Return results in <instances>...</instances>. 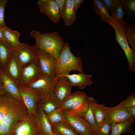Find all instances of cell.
Listing matches in <instances>:
<instances>
[{
  "label": "cell",
  "mask_w": 135,
  "mask_h": 135,
  "mask_svg": "<svg viewBox=\"0 0 135 135\" xmlns=\"http://www.w3.org/2000/svg\"><path fill=\"white\" fill-rule=\"evenodd\" d=\"M28 113L24 104L7 93L0 96V135H11L14 127Z\"/></svg>",
  "instance_id": "cell-1"
},
{
  "label": "cell",
  "mask_w": 135,
  "mask_h": 135,
  "mask_svg": "<svg viewBox=\"0 0 135 135\" xmlns=\"http://www.w3.org/2000/svg\"><path fill=\"white\" fill-rule=\"evenodd\" d=\"M30 34L36 42L34 46L46 53L56 60L65 44L63 38L58 32L55 31L42 33L34 30Z\"/></svg>",
  "instance_id": "cell-2"
},
{
  "label": "cell",
  "mask_w": 135,
  "mask_h": 135,
  "mask_svg": "<svg viewBox=\"0 0 135 135\" xmlns=\"http://www.w3.org/2000/svg\"><path fill=\"white\" fill-rule=\"evenodd\" d=\"M83 69L81 59L72 54L70 50V43L66 42L56 60L55 77L69 74L72 71L83 72Z\"/></svg>",
  "instance_id": "cell-3"
},
{
  "label": "cell",
  "mask_w": 135,
  "mask_h": 135,
  "mask_svg": "<svg viewBox=\"0 0 135 135\" xmlns=\"http://www.w3.org/2000/svg\"><path fill=\"white\" fill-rule=\"evenodd\" d=\"M113 28L115 32V39L125 53L128 63V70L135 72V52L130 47L124 34V27L119 24L113 17L107 22Z\"/></svg>",
  "instance_id": "cell-4"
},
{
  "label": "cell",
  "mask_w": 135,
  "mask_h": 135,
  "mask_svg": "<svg viewBox=\"0 0 135 135\" xmlns=\"http://www.w3.org/2000/svg\"><path fill=\"white\" fill-rule=\"evenodd\" d=\"M66 121L73 130L78 135H97L96 129L81 116L70 113L68 110H62Z\"/></svg>",
  "instance_id": "cell-5"
},
{
  "label": "cell",
  "mask_w": 135,
  "mask_h": 135,
  "mask_svg": "<svg viewBox=\"0 0 135 135\" xmlns=\"http://www.w3.org/2000/svg\"><path fill=\"white\" fill-rule=\"evenodd\" d=\"M59 78L58 77H53L43 74L39 78L26 86L40 97L53 92Z\"/></svg>",
  "instance_id": "cell-6"
},
{
  "label": "cell",
  "mask_w": 135,
  "mask_h": 135,
  "mask_svg": "<svg viewBox=\"0 0 135 135\" xmlns=\"http://www.w3.org/2000/svg\"><path fill=\"white\" fill-rule=\"evenodd\" d=\"M39 131V124L36 115L28 114L15 125L12 135H36Z\"/></svg>",
  "instance_id": "cell-7"
},
{
  "label": "cell",
  "mask_w": 135,
  "mask_h": 135,
  "mask_svg": "<svg viewBox=\"0 0 135 135\" xmlns=\"http://www.w3.org/2000/svg\"><path fill=\"white\" fill-rule=\"evenodd\" d=\"M16 58L22 67L39 60L37 48L25 43H21L14 48Z\"/></svg>",
  "instance_id": "cell-8"
},
{
  "label": "cell",
  "mask_w": 135,
  "mask_h": 135,
  "mask_svg": "<svg viewBox=\"0 0 135 135\" xmlns=\"http://www.w3.org/2000/svg\"><path fill=\"white\" fill-rule=\"evenodd\" d=\"M134 120L126 108L117 106L110 107H106L104 122L112 124L113 122L119 123Z\"/></svg>",
  "instance_id": "cell-9"
},
{
  "label": "cell",
  "mask_w": 135,
  "mask_h": 135,
  "mask_svg": "<svg viewBox=\"0 0 135 135\" xmlns=\"http://www.w3.org/2000/svg\"><path fill=\"white\" fill-rule=\"evenodd\" d=\"M43 74L39 60L30 63L22 68L21 85L27 86L39 78Z\"/></svg>",
  "instance_id": "cell-10"
},
{
  "label": "cell",
  "mask_w": 135,
  "mask_h": 135,
  "mask_svg": "<svg viewBox=\"0 0 135 135\" xmlns=\"http://www.w3.org/2000/svg\"><path fill=\"white\" fill-rule=\"evenodd\" d=\"M17 86L19 92L26 107L28 114L36 115L38 102L40 96L24 86L20 85Z\"/></svg>",
  "instance_id": "cell-11"
},
{
  "label": "cell",
  "mask_w": 135,
  "mask_h": 135,
  "mask_svg": "<svg viewBox=\"0 0 135 135\" xmlns=\"http://www.w3.org/2000/svg\"><path fill=\"white\" fill-rule=\"evenodd\" d=\"M38 4L40 12L51 21L54 24L59 22L61 18L60 12L54 0H39Z\"/></svg>",
  "instance_id": "cell-12"
},
{
  "label": "cell",
  "mask_w": 135,
  "mask_h": 135,
  "mask_svg": "<svg viewBox=\"0 0 135 135\" xmlns=\"http://www.w3.org/2000/svg\"><path fill=\"white\" fill-rule=\"evenodd\" d=\"M22 68L16 58L14 48L6 66L2 70L18 86L21 85Z\"/></svg>",
  "instance_id": "cell-13"
},
{
  "label": "cell",
  "mask_w": 135,
  "mask_h": 135,
  "mask_svg": "<svg viewBox=\"0 0 135 135\" xmlns=\"http://www.w3.org/2000/svg\"><path fill=\"white\" fill-rule=\"evenodd\" d=\"M39 61L44 74L55 77V72L56 60L46 53L37 48Z\"/></svg>",
  "instance_id": "cell-14"
},
{
  "label": "cell",
  "mask_w": 135,
  "mask_h": 135,
  "mask_svg": "<svg viewBox=\"0 0 135 135\" xmlns=\"http://www.w3.org/2000/svg\"><path fill=\"white\" fill-rule=\"evenodd\" d=\"M54 92L41 96L38 99L37 106L41 108L46 114L61 107V103Z\"/></svg>",
  "instance_id": "cell-15"
},
{
  "label": "cell",
  "mask_w": 135,
  "mask_h": 135,
  "mask_svg": "<svg viewBox=\"0 0 135 135\" xmlns=\"http://www.w3.org/2000/svg\"><path fill=\"white\" fill-rule=\"evenodd\" d=\"M55 87L54 93L62 103L72 94V87L71 83L65 77L61 76Z\"/></svg>",
  "instance_id": "cell-16"
},
{
  "label": "cell",
  "mask_w": 135,
  "mask_h": 135,
  "mask_svg": "<svg viewBox=\"0 0 135 135\" xmlns=\"http://www.w3.org/2000/svg\"><path fill=\"white\" fill-rule=\"evenodd\" d=\"M0 78L6 92L15 99L24 103L19 92L17 84L0 68Z\"/></svg>",
  "instance_id": "cell-17"
},
{
  "label": "cell",
  "mask_w": 135,
  "mask_h": 135,
  "mask_svg": "<svg viewBox=\"0 0 135 135\" xmlns=\"http://www.w3.org/2000/svg\"><path fill=\"white\" fill-rule=\"evenodd\" d=\"M61 76L66 77L72 86H78L81 89L85 88L86 86L91 84L93 82L91 79L92 76L86 74L83 72L78 74H65L58 77Z\"/></svg>",
  "instance_id": "cell-18"
},
{
  "label": "cell",
  "mask_w": 135,
  "mask_h": 135,
  "mask_svg": "<svg viewBox=\"0 0 135 135\" xmlns=\"http://www.w3.org/2000/svg\"><path fill=\"white\" fill-rule=\"evenodd\" d=\"M36 116L39 124V133L41 135H60L52 128L43 110L37 106Z\"/></svg>",
  "instance_id": "cell-19"
},
{
  "label": "cell",
  "mask_w": 135,
  "mask_h": 135,
  "mask_svg": "<svg viewBox=\"0 0 135 135\" xmlns=\"http://www.w3.org/2000/svg\"><path fill=\"white\" fill-rule=\"evenodd\" d=\"M88 96L85 92L74 104L70 110H68L70 114L81 116L85 112L88 108Z\"/></svg>",
  "instance_id": "cell-20"
},
{
  "label": "cell",
  "mask_w": 135,
  "mask_h": 135,
  "mask_svg": "<svg viewBox=\"0 0 135 135\" xmlns=\"http://www.w3.org/2000/svg\"><path fill=\"white\" fill-rule=\"evenodd\" d=\"M76 13L74 6V0H66L62 19L66 26L72 24L75 22Z\"/></svg>",
  "instance_id": "cell-21"
},
{
  "label": "cell",
  "mask_w": 135,
  "mask_h": 135,
  "mask_svg": "<svg viewBox=\"0 0 135 135\" xmlns=\"http://www.w3.org/2000/svg\"><path fill=\"white\" fill-rule=\"evenodd\" d=\"M134 120H132L119 123L112 122L110 135H120L124 133L129 134L132 130Z\"/></svg>",
  "instance_id": "cell-22"
},
{
  "label": "cell",
  "mask_w": 135,
  "mask_h": 135,
  "mask_svg": "<svg viewBox=\"0 0 135 135\" xmlns=\"http://www.w3.org/2000/svg\"><path fill=\"white\" fill-rule=\"evenodd\" d=\"M8 42L14 48L17 47L21 43L19 40L20 33L13 30L7 26L0 29Z\"/></svg>",
  "instance_id": "cell-23"
},
{
  "label": "cell",
  "mask_w": 135,
  "mask_h": 135,
  "mask_svg": "<svg viewBox=\"0 0 135 135\" xmlns=\"http://www.w3.org/2000/svg\"><path fill=\"white\" fill-rule=\"evenodd\" d=\"M88 108L86 111L82 114L81 116L90 125L96 130L97 126L96 124L94 116L93 108L94 104L96 100L92 97L88 96Z\"/></svg>",
  "instance_id": "cell-24"
},
{
  "label": "cell",
  "mask_w": 135,
  "mask_h": 135,
  "mask_svg": "<svg viewBox=\"0 0 135 135\" xmlns=\"http://www.w3.org/2000/svg\"><path fill=\"white\" fill-rule=\"evenodd\" d=\"M93 1L94 10L96 14L100 17L101 20L104 22L107 23L110 20L112 17L101 0Z\"/></svg>",
  "instance_id": "cell-25"
},
{
  "label": "cell",
  "mask_w": 135,
  "mask_h": 135,
  "mask_svg": "<svg viewBox=\"0 0 135 135\" xmlns=\"http://www.w3.org/2000/svg\"><path fill=\"white\" fill-rule=\"evenodd\" d=\"M14 48L9 45L0 42V68L3 70Z\"/></svg>",
  "instance_id": "cell-26"
},
{
  "label": "cell",
  "mask_w": 135,
  "mask_h": 135,
  "mask_svg": "<svg viewBox=\"0 0 135 135\" xmlns=\"http://www.w3.org/2000/svg\"><path fill=\"white\" fill-rule=\"evenodd\" d=\"M106 107L103 104H99L96 102L94 104L93 110L97 126H101L104 122Z\"/></svg>",
  "instance_id": "cell-27"
},
{
  "label": "cell",
  "mask_w": 135,
  "mask_h": 135,
  "mask_svg": "<svg viewBox=\"0 0 135 135\" xmlns=\"http://www.w3.org/2000/svg\"><path fill=\"white\" fill-rule=\"evenodd\" d=\"M51 125L53 129L60 135H78L67 121Z\"/></svg>",
  "instance_id": "cell-28"
},
{
  "label": "cell",
  "mask_w": 135,
  "mask_h": 135,
  "mask_svg": "<svg viewBox=\"0 0 135 135\" xmlns=\"http://www.w3.org/2000/svg\"><path fill=\"white\" fill-rule=\"evenodd\" d=\"M46 116L47 120L51 125L66 121L62 110L60 108L56 109L50 113L46 114Z\"/></svg>",
  "instance_id": "cell-29"
},
{
  "label": "cell",
  "mask_w": 135,
  "mask_h": 135,
  "mask_svg": "<svg viewBox=\"0 0 135 135\" xmlns=\"http://www.w3.org/2000/svg\"><path fill=\"white\" fill-rule=\"evenodd\" d=\"M124 29L126 38L131 48L135 51V26L125 23Z\"/></svg>",
  "instance_id": "cell-30"
},
{
  "label": "cell",
  "mask_w": 135,
  "mask_h": 135,
  "mask_svg": "<svg viewBox=\"0 0 135 135\" xmlns=\"http://www.w3.org/2000/svg\"><path fill=\"white\" fill-rule=\"evenodd\" d=\"M84 92L77 91L72 93L62 103L60 108L62 110H70L76 102Z\"/></svg>",
  "instance_id": "cell-31"
},
{
  "label": "cell",
  "mask_w": 135,
  "mask_h": 135,
  "mask_svg": "<svg viewBox=\"0 0 135 135\" xmlns=\"http://www.w3.org/2000/svg\"><path fill=\"white\" fill-rule=\"evenodd\" d=\"M124 14L120 0H117L116 5L110 14L111 16L114 18L118 23L123 27L125 23L123 18Z\"/></svg>",
  "instance_id": "cell-32"
},
{
  "label": "cell",
  "mask_w": 135,
  "mask_h": 135,
  "mask_svg": "<svg viewBox=\"0 0 135 135\" xmlns=\"http://www.w3.org/2000/svg\"><path fill=\"white\" fill-rule=\"evenodd\" d=\"M124 13L129 19H133L135 16V1L134 0H120Z\"/></svg>",
  "instance_id": "cell-33"
},
{
  "label": "cell",
  "mask_w": 135,
  "mask_h": 135,
  "mask_svg": "<svg viewBox=\"0 0 135 135\" xmlns=\"http://www.w3.org/2000/svg\"><path fill=\"white\" fill-rule=\"evenodd\" d=\"M111 124L104 122L101 126H97L96 130L97 135H110Z\"/></svg>",
  "instance_id": "cell-34"
},
{
  "label": "cell",
  "mask_w": 135,
  "mask_h": 135,
  "mask_svg": "<svg viewBox=\"0 0 135 135\" xmlns=\"http://www.w3.org/2000/svg\"><path fill=\"white\" fill-rule=\"evenodd\" d=\"M117 106L124 108L135 106V92H134L128 96L125 100Z\"/></svg>",
  "instance_id": "cell-35"
},
{
  "label": "cell",
  "mask_w": 135,
  "mask_h": 135,
  "mask_svg": "<svg viewBox=\"0 0 135 135\" xmlns=\"http://www.w3.org/2000/svg\"><path fill=\"white\" fill-rule=\"evenodd\" d=\"M8 0H0V29L6 26L4 20L5 9Z\"/></svg>",
  "instance_id": "cell-36"
},
{
  "label": "cell",
  "mask_w": 135,
  "mask_h": 135,
  "mask_svg": "<svg viewBox=\"0 0 135 135\" xmlns=\"http://www.w3.org/2000/svg\"><path fill=\"white\" fill-rule=\"evenodd\" d=\"M108 12L111 14L117 0H101Z\"/></svg>",
  "instance_id": "cell-37"
},
{
  "label": "cell",
  "mask_w": 135,
  "mask_h": 135,
  "mask_svg": "<svg viewBox=\"0 0 135 135\" xmlns=\"http://www.w3.org/2000/svg\"><path fill=\"white\" fill-rule=\"evenodd\" d=\"M56 3L59 9L60 17L63 18L65 8L66 0H54Z\"/></svg>",
  "instance_id": "cell-38"
},
{
  "label": "cell",
  "mask_w": 135,
  "mask_h": 135,
  "mask_svg": "<svg viewBox=\"0 0 135 135\" xmlns=\"http://www.w3.org/2000/svg\"><path fill=\"white\" fill-rule=\"evenodd\" d=\"M83 0H74V10L77 13L78 8Z\"/></svg>",
  "instance_id": "cell-39"
},
{
  "label": "cell",
  "mask_w": 135,
  "mask_h": 135,
  "mask_svg": "<svg viewBox=\"0 0 135 135\" xmlns=\"http://www.w3.org/2000/svg\"><path fill=\"white\" fill-rule=\"evenodd\" d=\"M129 112L132 118L135 119V106H132L126 107Z\"/></svg>",
  "instance_id": "cell-40"
},
{
  "label": "cell",
  "mask_w": 135,
  "mask_h": 135,
  "mask_svg": "<svg viewBox=\"0 0 135 135\" xmlns=\"http://www.w3.org/2000/svg\"><path fill=\"white\" fill-rule=\"evenodd\" d=\"M0 42L7 44L11 46L7 42L0 29Z\"/></svg>",
  "instance_id": "cell-41"
},
{
  "label": "cell",
  "mask_w": 135,
  "mask_h": 135,
  "mask_svg": "<svg viewBox=\"0 0 135 135\" xmlns=\"http://www.w3.org/2000/svg\"><path fill=\"white\" fill-rule=\"evenodd\" d=\"M0 92L3 94H4L7 92L5 90L3 84L0 78Z\"/></svg>",
  "instance_id": "cell-42"
},
{
  "label": "cell",
  "mask_w": 135,
  "mask_h": 135,
  "mask_svg": "<svg viewBox=\"0 0 135 135\" xmlns=\"http://www.w3.org/2000/svg\"><path fill=\"white\" fill-rule=\"evenodd\" d=\"M2 94H3L1 92H0V96L1 95H2Z\"/></svg>",
  "instance_id": "cell-43"
},
{
  "label": "cell",
  "mask_w": 135,
  "mask_h": 135,
  "mask_svg": "<svg viewBox=\"0 0 135 135\" xmlns=\"http://www.w3.org/2000/svg\"><path fill=\"white\" fill-rule=\"evenodd\" d=\"M36 135H41V134H38V133H37Z\"/></svg>",
  "instance_id": "cell-44"
},
{
  "label": "cell",
  "mask_w": 135,
  "mask_h": 135,
  "mask_svg": "<svg viewBox=\"0 0 135 135\" xmlns=\"http://www.w3.org/2000/svg\"><path fill=\"white\" fill-rule=\"evenodd\" d=\"M11 135H12V134H11Z\"/></svg>",
  "instance_id": "cell-45"
}]
</instances>
